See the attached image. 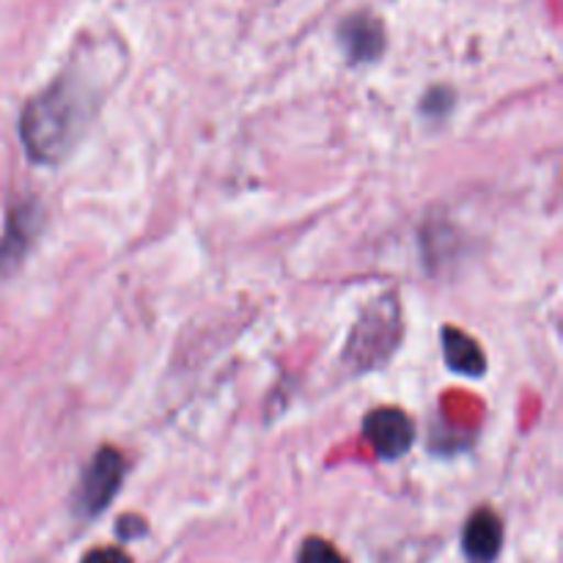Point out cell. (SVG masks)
<instances>
[{
  "label": "cell",
  "instance_id": "3957f363",
  "mask_svg": "<svg viewBox=\"0 0 563 563\" xmlns=\"http://www.w3.org/2000/svg\"><path fill=\"white\" fill-rule=\"evenodd\" d=\"M363 434L383 460H399L410 451L412 440H416V427L399 407H379L372 416H366Z\"/></svg>",
  "mask_w": 563,
  "mask_h": 563
},
{
  "label": "cell",
  "instance_id": "5b68a950",
  "mask_svg": "<svg viewBox=\"0 0 563 563\" xmlns=\"http://www.w3.org/2000/svg\"><path fill=\"white\" fill-rule=\"evenodd\" d=\"M339 36L352 60H374L385 49L383 25L368 14H355L341 22Z\"/></svg>",
  "mask_w": 563,
  "mask_h": 563
},
{
  "label": "cell",
  "instance_id": "8992f818",
  "mask_svg": "<svg viewBox=\"0 0 563 563\" xmlns=\"http://www.w3.org/2000/svg\"><path fill=\"white\" fill-rule=\"evenodd\" d=\"M443 344H445V363L460 374H484L487 368V357H484L482 346L456 328L443 330Z\"/></svg>",
  "mask_w": 563,
  "mask_h": 563
},
{
  "label": "cell",
  "instance_id": "6da1fadb",
  "mask_svg": "<svg viewBox=\"0 0 563 563\" xmlns=\"http://www.w3.org/2000/svg\"><path fill=\"white\" fill-rule=\"evenodd\" d=\"M91 99L82 93L80 82L66 77L33 97L20 119V135L31 159L44 165L64 159L80 141L91 119Z\"/></svg>",
  "mask_w": 563,
  "mask_h": 563
},
{
  "label": "cell",
  "instance_id": "52a82bcc",
  "mask_svg": "<svg viewBox=\"0 0 563 563\" xmlns=\"http://www.w3.org/2000/svg\"><path fill=\"white\" fill-rule=\"evenodd\" d=\"M297 563H350L328 539L311 537L297 550Z\"/></svg>",
  "mask_w": 563,
  "mask_h": 563
},
{
  "label": "cell",
  "instance_id": "7a4b0ae2",
  "mask_svg": "<svg viewBox=\"0 0 563 563\" xmlns=\"http://www.w3.org/2000/svg\"><path fill=\"white\" fill-rule=\"evenodd\" d=\"M124 456L115 449H99L93 454L91 465L82 473L80 484H77L75 509L77 515L91 520V517L102 515L110 506V500L119 493L121 482H124Z\"/></svg>",
  "mask_w": 563,
  "mask_h": 563
},
{
  "label": "cell",
  "instance_id": "ba28073f",
  "mask_svg": "<svg viewBox=\"0 0 563 563\" xmlns=\"http://www.w3.org/2000/svg\"><path fill=\"white\" fill-rule=\"evenodd\" d=\"M80 563H132V559L121 548H97L88 550Z\"/></svg>",
  "mask_w": 563,
  "mask_h": 563
},
{
  "label": "cell",
  "instance_id": "277c9868",
  "mask_svg": "<svg viewBox=\"0 0 563 563\" xmlns=\"http://www.w3.org/2000/svg\"><path fill=\"white\" fill-rule=\"evenodd\" d=\"M504 550V522L493 509H478L462 531L467 563H495Z\"/></svg>",
  "mask_w": 563,
  "mask_h": 563
}]
</instances>
